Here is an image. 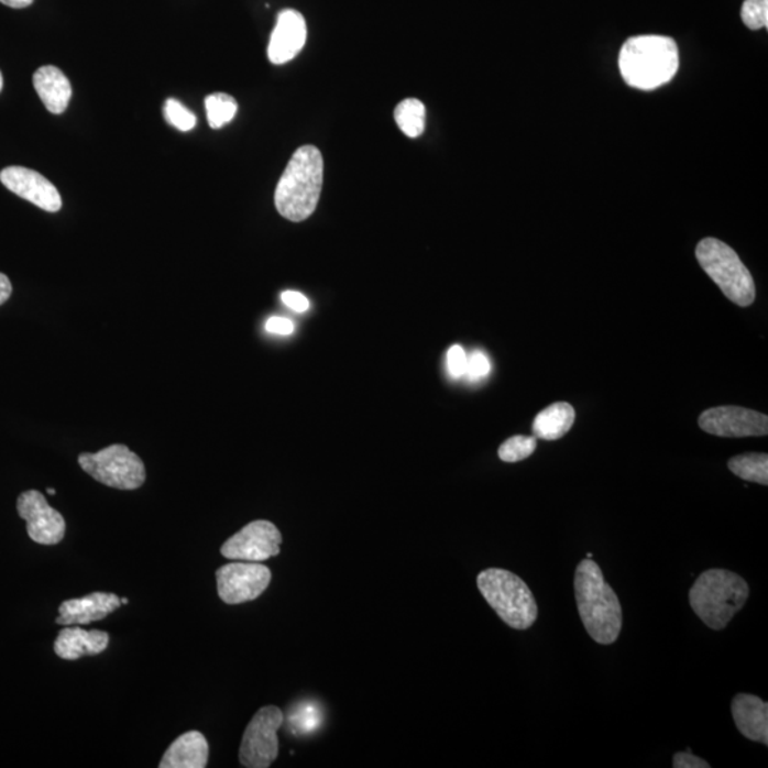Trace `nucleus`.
<instances>
[{
  "instance_id": "nucleus-14",
  "label": "nucleus",
  "mask_w": 768,
  "mask_h": 768,
  "mask_svg": "<svg viewBox=\"0 0 768 768\" xmlns=\"http://www.w3.org/2000/svg\"><path fill=\"white\" fill-rule=\"evenodd\" d=\"M306 37H308V29L303 14L294 9L281 12L268 46L271 63L285 65L298 56L306 45Z\"/></svg>"
},
{
  "instance_id": "nucleus-26",
  "label": "nucleus",
  "mask_w": 768,
  "mask_h": 768,
  "mask_svg": "<svg viewBox=\"0 0 768 768\" xmlns=\"http://www.w3.org/2000/svg\"><path fill=\"white\" fill-rule=\"evenodd\" d=\"M320 718L322 716L315 704H304L290 712L289 724L296 734H308L319 727Z\"/></svg>"
},
{
  "instance_id": "nucleus-33",
  "label": "nucleus",
  "mask_w": 768,
  "mask_h": 768,
  "mask_svg": "<svg viewBox=\"0 0 768 768\" xmlns=\"http://www.w3.org/2000/svg\"><path fill=\"white\" fill-rule=\"evenodd\" d=\"M12 284L11 279L7 275L0 274V306L7 304L12 296Z\"/></svg>"
},
{
  "instance_id": "nucleus-35",
  "label": "nucleus",
  "mask_w": 768,
  "mask_h": 768,
  "mask_svg": "<svg viewBox=\"0 0 768 768\" xmlns=\"http://www.w3.org/2000/svg\"><path fill=\"white\" fill-rule=\"evenodd\" d=\"M128 604H129L128 597H121V605H128Z\"/></svg>"
},
{
  "instance_id": "nucleus-23",
  "label": "nucleus",
  "mask_w": 768,
  "mask_h": 768,
  "mask_svg": "<svg viewBox=\"0 0 768 768\" xmlns=\"http://www.w3.org/2000/svg\"><path fill=\"white\" fill-rule=\"evenodd\" d=\"M208 124L213 130L222 129L237 116L238 105L230 95L216 94L206 99Z\"/></svg>"
},
{
  "instance_id": "nucleus-6",
  "label": "nucleus",
  "mask_w": 768,
  "mask_h": 768,
  "mask_svg": "<svg viewBox=\"0 0 768 768\" xmlns=\"http://www.w3.org/2000/svg\"><path fill=\"white\" fill-rule=\"evenodd\" d=\"M696 256L700 266L728 300L742 308L755 303V281L733 248L716 238H704L699 242Z\"/></svg>"
},
{
  "instance_id": "nucleus-3",
  "label": "nucleus",
  "mask_w": 768,
  "mask_h": 768,
  "mask_svg": "<svg viewBox=\"0 0 768 768\" xmlns=\"http://www.w3.org/2000/svg\"><path fill=\"white\" fill-rule=\"evenodd\" d=\"M619 69L626 85L634 89H658L679 70L678 45L666 36L630 37L621 48Z\"/></svg>"
},
{
  "instance_id": "nucleus-32",
  "label": "nucleus",
  "mask_w": 768,
  "mask_h": 768,
  "mask_svg": "<svg viewBox=\"0 0 768 768\" xmlns=\"http://www.w3.org/2000/svg\"><path fill=\"white\" fill-rule=\"evenodd\" d=\"M266 330L276 334H290L294 333L295 325L289 319L274 316V318L268 319V322H266Z\"/></svg>"
},
{
  "instance_id": "nucleus-2",
  "label": "nucleus",
  "mask_w": 768,
  "mask_h": 768,
  "mask_svg": "<svg viewBox=\"0 0 768 768\" xmlns=\"http://www.w3.org/2000/svg\"><path fill=\"white\" fill-rule=\"evenodd\" d=\"M322 186V154L314 145H304L292 155L276 186V210L292 222L308 220L318 207Z\"/></svg>"
},
{
  "instance_id": "nucleus-27",
  "label": "nucleus",
  "mask_w": 768,
  "mask_h": 768,
  "mask_svg": "<svg viewBox=\"0 0 768 768\" xmlns=\"http://www.w3.org/2000/svg\"><path fill=\"white\" fill-rule=\"evenodd\" d=\"M742 19L751 31L767 28L768 0H745L742 8Z\"/></svg>"
},
{
  "instance_id": "nucleus-34",
  "label": "nucleus",
  "mask_w": 768,
  "mask_h": 768,
  "mask_svg": "<svg viewBox=\"0 0 768 768\" xmlns=\"http://www.w3.org/2000/svg\"><path fill=\"white\" fill-rule=\"evenodd\" d=\"M33 2H35V0H0V3H3L4 7L13 9H24L31 7Z\"/></svg>"
},
{
  "instance_id": "nucleus-13",
  "label": "nucleus",
  "mask_w": 768,
  "mask_h": 768,
  "mask_svg": "<svg viewBox=\"0 0 768 768\" xmlns=\"http://www.w3.org/2000/svg\"><path fill=\"white\" fill-rule=\"evenodd\" d=\"M0 182L9 191L26 199L43 211L57 212L62 208V197L57 188L33 169L12 165L2 169Z\"/></svg>"
},
{
  "instance_id": "nucleus-30",
  "label": "nucleus",
  "mask_w": 768,
  "mask_h": 768,
  "mask_svg": "<svg viewBox=\"0 0 768 768\" xmlns=\"http://www.w3.org/2000/svg\"><path fill=\"white\" fill-rule=\"evenodd\" d=\"M282 303H284L288 308L294 309L295 312H306L309 309V300L300 292L286 290L281 295Z\"/></svg>"
},
{
  "instance_id": "nucleus-19",
  "label": "nucleus",
  "mask_w": 768,
  "mask_h": 768,
  "mask_svg": "<svg viewBox=\"0 0 768 768\" xmlns=\"http://www.w3.org/2000/svg\"><path fill=\"white\" fill-rule=\"evenodd\" d=\"M33 86L52 114L65 113L72 99V85L56 66H43L33 75Z\"/></svg>"
},
{
  "instance_id": "nucleus-17",
  "label": "nucleus",
  "mask_w": 768,
  "mask_h": 768,
  "mask_svg": "<svg viewBox=\"0 0 768 768\" xmlns=\"http://www.w3.org/2000/svg\"><path fill=\"white\" fill-rule=\"evenodd\" d=\"M110 636L103 630L63 628L55 640V654L65 660H77L83 656L103 654L109 648Z\"/></svg>"
},
{
  "instance_id": "nucleus-29",
  "label": "nucleus",
  "mask_w": 768,
  "mask_h": 768,
  "mask_svg": "<svg viewBox=\"0 0 768 768\" xmlns=\"http://www.w3.org/2000/svg\"><path fill=\"white\" fill-rule=\"evenodd\" d=\"M447 369H449V373L454 378L465 376L467 354L459 344L451 347L449 353H447Z\"/></svg>"
},
{
  "instance_id": "nucleus-7",
  "label": "nucleus",
  "mask_w": 768,
  "mask_h": 768,
  "mask_svg": "<svg viewBox=\"0 0 768 768\" xmlns=\"http://www.w3.org/2000/svg\"><path fill=\"white\" fill-rule=\"evenodd\" d=\"M79 464L91 479L116 490H138L147 478L143 460L124 445L109 446L97 453H81Z\"/></svg>"
},
{
  "instance_id": "nucleus-5",
  "label": "nucleus",
  "mask_w": 768,
  "mask_h": 768,
  "mask_svg": "<svg viewBox=\"0 0 768 768\" xmlns=\"http://www.w3.org/2000/svg\"><path fill=\"white\" fill-rule=\"evenodd\" d=\"M481 595L495 614L513 629L525 630L536 624L538 606L522 578L507 570L489 568L478 577Z\"/></svg>"
},
{
  "instance_id": "nucleus-10",
  "label": "nucleus",
  "mask_w": 768,
  "mask_h": 768,
  "mask_svg": "<svg viewBox=\"0 0 768 768\" xmlns=\"http://www.w3.org/2000/svg\"><path fill=\"white\" fill-rule=\"evenodd\" d=\"M282 534L275 524L257 519L227 539L221 553L233 561L262 562L279 556Z\"/></svg>"
},
{
  "instance_id": "nucleus-18",
  "label": "nucleus",
  "mask_w": 768,
  "mask_h": 768,
  "mask_svg": "<svg viewBox=\"0 0 768 768\" xmlns=\"http://www.w3.org/2000/svg\"><path fill=\"white\" fill-rule=\"evenodd\" d=\"M210 746L202 733H184L168 747L160 761V768H204L207 767Z\"/></svg>"
},
{
  "instance_id": "nucleus-15",
  "label": "nucleus",
  "mask_w": 768,
  "mask_h": 768,
  "mask_svg": "<svg viewBox=\"0 0 768 768\" xmlns=\"http://www.w3.org/2000/svg\"><path fill=\"white\" fill-rule=\"evenodd\" d=\"M120 605L121 600L116 594L94 592L85 597L62 602L58 606L56 624L63 626L94 624L113 614Z\"/></svg>"
},
{
  "instance_id": "nucleus-9",
  "label": "nucleus",
  "mask_w": 768,
  "mask_h": 768,
  "mask_svg": "<svg viewBox=\"0 0 768 768\" xmlns=\"http://www.w3.org/2000/svg\"><path fill=\"white\" fill-rule=\"evenodd\" d=\"M271 580L270 568L261 562L227 563L217 571L218 595L228 605L245 604L264 594Z\"/></svg>"
},
{
  "instance_id": "nucleus-11",
  "label": "nucleus",
  "mask_w": 768,
  "mask_h": 768,
  "mask_svg": "<svg viewBox=\"0 0 768 768\" xmlns=\"http://www.w3.org/2000/svg\"><path fill=\"white\" fill-rule=\"evenodd\" d=\"M19 517L26 522L28 536L41 546H56L66 534V522L57 509L48 505L41 491L29 490L19 495Z\"/></svg>"
},
{
  "instance_id": "nucleus-37",
  "label": "nucleus",
  "mask_w": 768,
  "mask_h": 768,
  "mask_svg": "<svg viewBox=\"0 0 768 768\" xmlns=\"http://www.w3.org/2000/svg\"><path fill=\"white\" fill-rule=\"evenodd\" d=\"M47 493L51 494V495H55V494H56V491L53 490V489H47Z\"/></svg>"
},
{
  "instance_id": "nucleus-12",
  "label": "nucleus",
  "mask_w": 768,
  "mask_h": 768,
  "mask_svg": "<svg viewBox=\"0 0 768 768\" xmlns=\"http://www.w3.org/2000/svg\"><path fill=\"white\" fill-rule=\"evenodd\" d=\"M699 426L709 435L742 439L768 435V417L750 408L721 406L709 408L699 417Z\"/></svg>"
},
{
  "instance_id": "nucleus-21",
  "label": "nucleus",
  "mask_w": 768,
  "mask_h": 768,
  "mask_svg": "<svg viewBox=\"0 0 768 768\" xmlns=\"http://www.w3.org/2000/svg\"><path fill=\"white\" fill-rule=\"evenodd\" d=\"M727 465L738 479L761 485L768 484V456L765 453L736 456L728 460Z\"/></svg>"
},
{
  "instance_id": "nucleus-22",
  "label": "nucleus",
  "mask_w": 768,
  "mask_h": 768,
  "mask_svg": "<svg viewBox=\"0 0 768 768\" xmlns=\"http://www.w3.org/2000/svg\"><path fill=\"white\" fill-rule=\"evenodd\" d=\"M395 119L407 138H420L426 128V107L417 99L403 100L396 107Z\"/></svg>"
},
{
  "instance_id": "nucleus-1",
  "label": "nucleus",
  "mask_w": 768,
  "mask_h": 768,
  "mask_svg": "<svg viewBox=\"0 0 768 768\" xmlns=\"http://www.w3.org/2000/svg\"><path fill=\"white\" fill-rule=\"evenodd\" d=\"M575 597L582 624L591 638L600 645L615 644L622 630L624 612L594 559H583L577 568Z\"/></svg>"
},
{
  "instance_id": "nucleus-4",
  "label": "nucleus",
  "mask_w": 768,
  "mask_h": 768,
  "mask_svg": "<svg viewBox=\"0 0 768 768\" xmlns=\"http://www.w3.org/2000/svg\"><path fill=\"white\" fill-rule=\"evenodd\" d=\"M750 595L748 583L726 570L703 572L690 590V606L703 624L713 630L726 628L743 610Z\"/></svg>"
},
{
  "instance_id": "nucleus-31",
  "label": "nucleus",
  "mask_w": 768,
  "mask_h": 768,
  "mask_svg": "<svg viewBox=\"0 0 768 768\" xmlns=\"http://www.w3.org/2000/svg\"><path fill=\"white\" fill-rule=\"evenodd\" d=\"M674 768H709L711 765L703 758L692 755L690 750L676 753L673 757Z\"/></svg>"
},
{
  "instance_id": "nucleus-36",
  "label": "nucleus",
  "mask_w": 768,
  "mask_h": 768,
  "mask_svg": "<svg viewBox=\"0 0 768 768\" xmlns=\"http://www.w3.org/2000/svg\"><path fill=\"white\" fill-rule=\"evenodd\" d=\"M3 89V76L2 73H0V91Z\"/></svg>"
},
{
  "instance_id": "nucleus-8",
  "label": "nucleus",
  "mask_w": 768,
  "mask_h": 768,
  "mask_svg": "<svg viewBox=\"0 0 768 768\" xmlns=\"http://www.w3.org/2000/svg\"><path fill=\"white\" fill-rule=\"evenodd\" d=\"M284 724L279 707L265 706L248 724L240 748L241 765L268 768L279 755L278 731Z\"/></svg>"
},
{
  "instance_id": "nucleus-20",
  "label": "nucleus",
  "mask_w": 768,
  "mask_h": 768,
  "mask_svg": "<svg viewBox=\"0 0 768 768\" xmlns=\"http://www.w3.org/2000/svg\"><path fill=\"white\" fill-rule=\"evenodd\" d=\"M575 421V410L568 403H553L546 410L539 413L534 420V437L547 441L562 439L570 432Z\"/></svg>"
},
{
  "instance_id": "nucleus-24",
  "label": "nucleus",
  "mask_w": 768,
  "mask_h": 768,
  "mask_svg": "<svg viewBox=\"0 0 768 768\" xmlns=\"http://www.w3.org/2000/svg\"><path fill=\"white\" fill-rule=\"evenodd\" d=\"M537 450V437L514 436L503 442L498 449V457L505 463H518L533 456Z\"/></svg>"
},
{
  "instance_id": "nucleus-28",
  "label": "nucleus",
  "mask_w": 768,
  "mask_h": 768,
  "mask_svg": "<svg viewBox=\"0 0 768 768\" xmlns=\"http://www.w3.org/2000/svg\"><path fill=\"white\" fill-rule=\"evenodd\" d=\"M491 371V363L487 354L480 352L471 353L467 356V369L465 376L470 378L471 382L481 381L485 376H489Z\"/></svg>"
},
{
  "instance_id": "nucleus-16",
  "label": "nucleus",
  "mask_w": 768,
  "mask_h": 768,
  "mask_svg": "<svg viewBox=\"0 0 768 768\" xmlns=\"http://www.w3.org/2000/svg\"><path fill=\"white\" fill-rule=\"evenodd\" d=\"M732 713L737 731L748 740L768 745V704L755 694L740 693L733 699Z\"/></svg>"
},
{
  "instance_id": "nucleus-25",
  "label": "nucleus",
  "mask_w": 768,
  "mask_h": 768,
  "mask_svg": "<svg viewBox=\"0 0 768 768\" xmlns=\"http://www.w3.org/2000/svg\"><path fill=\"white\" fill-rule=\"evenodd\" d=\"M164 117L173 128L184 131V133H186V131H191L197 125L196 114L175 99L165 101Z\"/></svg>"
},
{
  "instance_id": "nucleus-38",
  "label": "nucleus",
  "mask_w": 768,
  "mask_h": 768,
  "mask_svg": "<svg viewBox=\"0 0 768 768\" xmlns=\"http://www.w3.org/2000/svg\"><path fill=\"white\" fill-rule=\"evenodd\" d=\"M586 558H590V559L594 558V553H591V552L586 553Z\"/></svg>"
}]
</instances>
